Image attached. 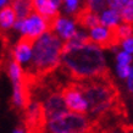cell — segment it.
<instances>
[{
	"instance_id": "obj_1",
	"label": "cell",
	"mask_w": 133,
	"mask_h": 133,
	"mask_svg": "<svg viewBox=\"0 0 133 133\" xmlns=\"http://www.w3.org/2000/svg\"><path fill=\"white\" fill-rule=\"evenodd\" d=\"M61 67L76 82L110 76L101 49L94 43H88L61 54Z\"/></svg>"
},
{
	"instance_id": "obj_2",
	"label": "cell",
	"mask_w": 133,
	"mask_h": 133,
	"mask_svg": "<svg viewBox=\"0 0 133 133\" xmlns=\"http://www.w3.org/2000/svg\"><path fill=\"white\" fill-rule=\"evenodd\" d=\"M62 42L55 32H45L33 44L31 65L26 76L33 82L38 77L48 76L60 66Z\"/></svg>"
},
{
	"instance_id": "obj_3",
	"label": "cell",
	"mask_w": 133,
	"mask_h": 133,
	"mask_svg": "<svg viewBox=\"0 0 133 133\" xmlns=\"http://www.w3.org/2000/svg\"><path fill=\"white\" fill-rule=\"evenodd\" d=\"M93 121L84 115L66 112L49 121L50 133H92Z\"/></svg>"
},
{
	"instance_id": "obj_4",
	"label": "cell",
	"mask_w": 133,
	"mask_h": 133,
	"mask_svg": "<svg viewBox=\"0 0 133 133\" xmlns=\"http://www.w3.org/2000/svg\"><path fill=\"white\" fill-rule=\"evenodd\" d=\"M14 27L21 31L24 37H28L33 41H37L45 32H48L45 20L36 12H32L27 18L22 21H16Z\"/></svg>"
},
{
	"instance_id": "obj_5",
	"label": "cell",
	"mask_w": 133,
	"mask_h": 133,
	"mask_svg": "<svg viewBox=\"0 0 133 133\" xmlns=\"http://www.w3.org/2000/svg\"><path fill=\"white\" fill-rule=\"evenodd\" d=\"M60 95L64 99V103L67 110L72 111L73 114L87 116V112H88L87 101H85L82 93L79 92V89L77 88V85L75 83H71V84L64 87L61 89Z\"/></svg>"
},
{
	"instance_id": "obj_6",
	"label": "cell",
	"mask_w": 133,
	"mask_h": 133,
	"mask_svg": "<svg viewBox=\"0 0 133 133\" xmlns=\"http://www.w3.org/2000/svg\"><path fill=\"white\" fill-rule=\"evenodd\" d=\"M44 105L45 115H46V120H54L56 117L64 115V114L69 112V110L66 108L64 103V99L60 95V93H52L48 97Z\"/></svg>"
},
{
	"instance_id": "obj_7",
	"label": "cell",
	"mask_w": 133,
	"mask_h": 133,
	"mask_svg": "<svg viewBox=\"0 0 133 133\" xmlns=\"http://www.w3.org/2000/svg\"><path fill=\"white\" fill-rule=\"evenodd\" d=\"M73 23L75 24H79L81 27H84V28H95V27H99L100 24V18H99V15L95 14L94 11H92L90 9L88 8V5L84 4V6L81 9H78L76 12H75V16H73Z\"/></svg>"
},
{
	"instance_id": "obj_8",
	"label": "cell",
	"mask_w": 133,
	"mask_h": 133,
	"mask_svg": "<svg viewBox=\"0 0 133 133\" xmlns=\"http://www.w3.org/2000/svg\"><path fill=\"white\" fill-rule=\"evenodd\" d=\"M34 42L36 41H33L28 37L22 36V38L17 42V44L12 50V59L20 65L28 62L32 56V49Z\"/></svg>"
},
{
	"instance_id": "obj_9",
	"label": "cell",
	"mask_w": 133,
	"mask_h": 133,
	"mask_svg": "<svg viewBox=\"0 0 133 133\" xmlns=\"http://www.w3.org/2000/svg\"><path fill=\"white\" fill-rule=\"evenodd\" d=\"M56 31V34L61 38H64L66 41H70L75 34H76V24L73 23V21L66 18V17H59L55 23L54 32Z\"/></svg>"
},
{
	"instance_id": "obj_10",
	"label": "cell",
	"mask_w": 133,
	"mask_h": 133,
	"mask_svg": "<svg viewBox=\"0 0 133 133\" xmlns=\"http://www.w3.org/2000/svg\"><path fill=\"white\" fill-rule=\"evenodd\" d=\"M11 6L16 15V21H22L33 12L32 0H10Z\"/></svg>"
},
{
	"instance_id": "obj_11",
	"label": "cell",
	"mask_w": 133,
	"mask_h": 133,
	"mask_svg": "<svg viewBox=\"0 0 133 133\" xmlns=\"http://www.w3.org/2000/svg\"><path fill=\"white\" fill-rule=\"evenodd\" d=\"M15 22H16V15L14 9L10 5H5L0 10V28L10 29L15 26Z\"/></svg>"
},
{
	"instance_id": "obj_12",
	"label": "cell",
	"mask_w": 133,
	"mask_h": 133,
	"mask_svg": "<svg viewBox=\"0 0 133 133\" xmlns=\"http://www.w3.org/2000/svg\"><path fill=\"white\" fill-rule=\"evenodd\" d=\"M100 18V24L103 27H114V26H117L121 17H120V12L116 11V10H112V9H109V10H105L103 11L101 16L99 17Z\"/></svg>"
},
{
	"instance_id": "obj_13",
	"label": "cell",
	"mask_w": 133,
	"mask_h": 133,
	"mask_svg": "<svg viewBox=\"0 0 133 133\" xmlns=\"http://www.w3.org/2000/svg\"><path fill=\"white\" fill-rule=\"evenodd\" d=\"M120 17L125 22V24H132L133 22V0L128 3L120 10Z\"/></svg>"
},
{
	"instance_id": "obj_14",
	"label": "cell",
	"mask_w": 133,
	"mask_h": 133,
	"mask_svg": "<svg viewBox=\"0 0 133 133\" xmlns=\"http://www.w3.org/2000/svg\"><path fill=\"white\" fill-rule=\"evenodd\" d=\"M85 4L88 5V8L95 14L104 11V9L106 8V1L105 0H87Z\"/></svg>"
},
{
	"instance_id": "obj_15",
	"label": "cell",
	"mask_w": 133,
	"mask_h": 133,
	"mask_svg": "<svg viewBox=\"0 0 133 133\" xmlns=\"http://www.w3.org/2000/svg\"><path fill=\"white\" fill-rule=\"evenodd\" d=\"M117 73L121 78H128L133 75V71L129 65H117Z\"/></svg>"
},
{
	"instance_id": "obj_16",
	"label": "cell",
	"mask_w": 133,
	"mask_h": 133,
	"mask_svg": "<svg viewBox=\"0 0 133 133\" xmlns=\"http://www.w3.org/2000/svg\"><path fill=\"white\" fill-rule=\"evenodd\" d=\"M64 5L65 10L69 14H75L79 9V0H64Z\"/></svg>"
},
{
	"instance_id": "obj_17",
	"label": "cell",
	"mask_w": 133,
	"mask_h": 133,
	"mask_svg": "<svg viewBox=\"0 0 133 133\" xmlns=\"http://www.w3.org/2000/svg\"><path fill=\"white\" fill-rule=\"evenodd\" d=\"M105 1H106V5H109L112 10H116V11L120 12V10L128 3L129 0H105Z\"/></svg>"
},
{
	"instance_id": "obj_18",
	"label": "cell",
	"mask_w": 133,
	"mask_h": 133,
	"mask_svg": "<svg viewBox=\"0 0 133 133\" xmlns=\"http://www.w3.org/2000/svg\"><path fill=\"white\" fill-rule=\"evenodd\" d=\"M132 61V56L125 51L117 54V65H129Z\"/></svg>"
},
{
	"instance_id": "obj_19",
	"label": "cell",
	"mask_w": 133,
	"mask_h": 133,
	"mask_svg": "<svg viewBox=\"0 0 133 133\" xmlns=\"http://www.w3.org/2000/svg\"><path fill=\"white\" fill-rule=\"evenodd\" d=\"M122 46H123V49H125V52H127V54H132L133 51V38L131 37V38H128V39H126L125 42H122Z\"/></svg>"
},
{
	"instance_id": "obj_20",
	"label": "cell",
	"mask_w": 133,
	"mask_h": 133,
	"mask_svg": "<svg viewBox=\"0 0 133 133\" xmlns=\"http://www.w3.org/2000/svg\"><path fill=\"white\" fill-rule=\"evenodd\" d=\"M132 78H133V76H129V77H128V82H127L129 92H132Z\"/></svg>"
},
{
	"instance_id": "obj_21",
	"label": "cell",
	"mask_w": 133,
	"mask_h": 133,
	"mask_svg": "<svg viewBox=\"0 0 133 133\" xmlns=\"http://www.w3.org/2000/svg\"><path fill=\"white\" fill-rule=\"evenodd\" d=\"M14 133H24V131H23V128L22 127H17L16 129H15V132Z\"/></svg>"
},
{
	"instance_id": "obj_22",
	"label": "cell",
	"mask_w": 133,
	"mask_h": 133,
	"mask_svg": "<svg viewBox=\"0 0 133 133\" xmlns=\"http://www.w3.org/2000/svg\"><path fill=\"white\" fill-rule=\"evenodd\" d=\"M9 0H0V8H4L5 5L8 4Z\"/></svg>"
}]
</instances>
